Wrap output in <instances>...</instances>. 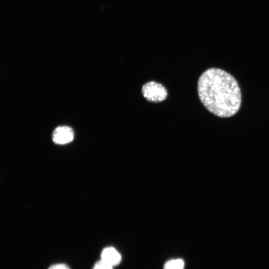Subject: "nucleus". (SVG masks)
<instances>
[{"instance_id":"obj_1","label":"nucleus","mask_w":269,"mask_h":269,"mask_svg":"<svg viewBox=\"0 0 269 269\" xmlns=\"http://www.w3.org/2000/svg\"><path fill=\"white\" fill-rule=\"evenodd\" d=\"M199 99L210 112L221 118H229L239 110L242 102L240 88L231 74L211 68L200 76L197 85Z\"/></svg>"},{"instance_id":"obj_2","label":"nucleus","mask_w":269,"mask_h":269,"mask_svg":"<svg viewBox=\"0 0 269 269\" xmlns=\"http://www.w3.org/2000/svg\"><path fill=\"white\" fill-rule=\"evenodd\" d=\"M141 92L147 101L154 103L164 101L167 96L165 88L161 84L154 81H150L143 85Z\"/></svg>"},{"instance_id":"obj_3","label":"nucleus","mask_w":269,"mask_h":269,"mask_svg":"<svg viewBox=\"0 0 269 269\" xmlns=\"http://www.w3.org/2000/svg\"><path fill=\"white\" fill-rule=\"evenodd\" d=\"M74 132L68 126H60L56 128L52 134L53 141L57 144H64L69 143L74 138Z\"/></svg>"},{"instance_id":"obj_4","label":"nucleus","mask_w":269,"mask_h":269,"mask_svg":"<svg viewBox=\"0 0 269 269\" xmlns=\"http://www.w3.org/2000/svg\"><path fill=\"white\" fill-rule=\"evenodd\" d=\"M101 260L114 267L121 263V254L114 248L107 247L103 249L101 255Z\"/></svg>"},{"instance_id":"obj_5","label":"nucleus","mask_w":269,"mask_h":269,"mask_svg":"<svg viewBox=\"0 0 269 269\" xmlns=\"http://www.w3.org/2000/svg\"><path fill=\"white\" fill-rule=\"evenodd\" d=\"M184 262L180 259L170 260L164 265L163 269H184Z\"/></svg>"},{"instance_id":"obj_6","label":"nucleus","mask_w":269,"mask_h":269,"mask_svg":"<svg viewBox=\"0 0 269 269\" xmlns=\"http://www.w3.org/2000/svg\"><path fill=\"white\" fill-rule=\"evenodd\" d=\"M92 269H113V267L100 260L95 263Z\"/></svg>"},{"instance_id":"obj_7","label":"nucleus","mask_w":269,"mask_h":269,"mask_svg":"<svg viewBox=\"0 0 269 269\" xmlns=\"http://www.w3.org/2000/svg\"><path fill=\"white\" fill-rule=\"evenodd\" d=\"M48 269H70L68 266L64 264H57L50 267Z\"/></svg>"}]
</instances>
